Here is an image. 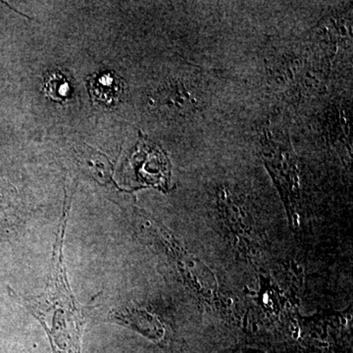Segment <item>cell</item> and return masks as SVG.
<instances>
[{
	"instance_id": "obj_2",
	"label": "cell",
	"mask_w": 353,
	"mask_h": 353,
	"mask_svg": "<svg viewBox=\"0 0 353 353\" xmlns=\"http://www.w3.org/2000/svg\"><path fill=\"white\" fill-rule=\"evenodd\" d=\"M87 85L92 101L106 108L117 105L124 94V82L111 72L88 77Z\"/></svg>"
},
{
	"instance_id": "obj_3",
	"label": "cell",
	"mask_w": 353,
	"mask_h": 353,
	"mask_svg": "<svg viewBox=\"0 0 353 353\" xmlns=\"http://www.w3.org/2000/svg\"><path fill=\"white\" fill-rule=\"evenodd\" d=\"M44 90L51 99L58 102H63L70 95L68 80L63 74L58 71L46 77Z\"/></svg>"
},
{
	"instance_id": "obj_1",
	"label": "cell",
	"mask_w": 353,
	"mask_h": 353,
	"mask_svg": "<svg viewBox=\"0 0 353 353\" xmlns=\"http://www.w3.org/2000/svg\"><path fill=\"white\" fill-rule=\"evenodd\" d=\"M132 165L139 185H152L166 190L170 185V163L165 153L145 138L141 139Z\"/></svg>"
}]
</instances>
